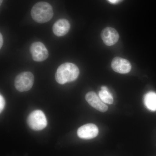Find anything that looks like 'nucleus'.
<instances>
[{
    "instance_id": "10",
    "label": "nucleus",
    "mask_w": 156,
    "mask_h": 156,
    "mask_svg": "<svg viewBox=\"0 0 156 156\" xmlns=\"http://www.w3.org/2000/svg\"><path fill=\"white\" fill-rule=\"evenodd\" d=\"M70 28L69 22L67 20L61 19L57 20L53 24V33L57 37L65 35L69 31Z\"/></svg>"
},
{
    "instance_id": "6",
    "label": "nucleus",
    "mask_w": 156,
    "mask_h": 156,
    "mask_svg": "<svg viewBox=\"0 0 156 156\" xmlns=\"http://www.w3.org/2000/svg\"><path fill=\"white\" fill-rule=\"evenodd\" d=\"M98 134V129L96 125L87 124L81 126L78 129V136L84 139H91L95 138Z\"/></svg>"
},
{
    "instance_id": "2",
    "label": "nucleus",
    "mask_w": 156,
    "mask_h": 156,
    "mask_svg": "<svg viewBox=\"0 0 156 156\" xmlns=\"http://www.w3.org/2000/svg\"><path fill=\"white\" fill-rule=\"evenodd\" d=\"M31 15L36 22L45 23L50 21L53 16L52 6L46 2H39L34 5L31 11Z\"/></svg>"
},
{
    "instance_id": "12",
    "label": "nucleus",
    "mask_w": 156,
    "mask_h": 156,
    "mask_svg": "<svg viewBox=\"0 0 156 156\" xmlns=\"http://www.w3.org/2000/svg\"><path fill=\"white\" fill-rule=\"evenodd\" d=\"M99 97L104 102L108 104H112L113 103V98L111 93L109 92L108 89L105 87H102L101 90L99 92Z\"/></svg>"
},
{
    "instance_id": "1",
    "label": "nucleus",
    "mask_w": 156,
    "mask_h": 156,
    "mask_svg": "<svg viewBox=\"0 0 156 156\" xmlns=\"http://www.w3.org/2000/svg\"><path fill=\"white\" fill-rule=\"evenodd\" d=\"M79 74L80 70L75 64L66 62L57 69L55 79L58 83L63 85L75 80L79 76Z\"/></svg>"
},
{
    "instance_id": "7",
    "label": "nucleus",
    "mask_w": 156,
    "mask_h": 156,
    "mask_svg": "<svg viewBox=\"0 0 156 156\" xmlns=\"http://www.w3.org/2000/svg\"><path fill=\"white\" fill-rule=\"evenodd\" d=\"M101 36L104 44L108 46L115 44L119 38V35L117 31L111 27L104 29L101 31Z\"/></svg>"
},
{
    "instance_id": "3",
    "label": "nucleus",
    "mask_w": 156,
    "mask_h": 156,
    "mask_svg": "<svg viewBox=\"0 0 156 156\" xmlns=\"http://www.w3.org/2000/svg\"><path fill=\"white\" fill-rule=\"evenodd\" d=\"M29 126L34 131H41L47 127V118L42 111L37 110L32 112L27 119Z\"/></svg>"
},
{
    "instance_id": "4",
    "label": "nucleus",
    "mask_w": 156,
    "mask_h": 156,
    "mask_svg": "<svg viewBox=\"0 0 156 156\" xmlns=\"http://www.w3.org/2000/svg\"><path fill=\"white\" fill-rule=\"evenodd\" d=\"M34 78L33 74L29 72L20 73L15 78L14 85L19 92H23L30 90L34 85Z\"/></svg>"
},
{
    "instance_id": "14",
    "label": "nucleus",
    "mask_w": 156,
    "mask_h": 156,
    "mask_svg": "<svg viewBox=\"0 0 156 156\" xmlns=\"http://www.w3.org/2000/svg\"><path fill=\"white\" fill-rule=\"evenodd\" d=\"M109 2L112 4H115L117 3L120 2L122 0H108Z\"/></svg>"
},
{
    "instance_id": "8",
    "label": "nucleus",
    "mask_w": 156,
    "mask_h": 156,
    "mask_svg": "<svg viewBox=\"0 0 156 156\" xmlns=\"http://www.w3.org/2000/svg\"><path fill=\"white\" fill-rule=\"evenodd\" d=\"M111 66L114 71L121 74L128 73L131 69V64L129 61L120 57H116L112 59Z\"/></svg>"
},
{
    "instance_id": "9",
    "label": "nucleus",
    "mask_w": 156,
    "mask_h": 156,
    "mask_svg": "<svg viewBox=\"0 0 156 156\" xmlns=\"http://www.w3.org/2000/svg\"><path fill=\"white\" fill-rule=\"evenodd\" d=\"M86 99L90 105L102 112H106L108 108L94 92H88L86 95Z\"/></svg>"
},
{
    "instance_id": "5",
    "label": "nucleus",
    "mask_w": 156,
    "mask_h": 156,
    "mask_svg": "<svg viewBox=\"0 0 156 156\" xmlns=\"http://www.w3.org/2000/svg\"><path fill=\"white\" fill-rule=\"evenodd\" d=\"M30 53L35 61L42 62L46 60L49 53L45 45L40 42H34L31 45Z\"/></svg>"
},
{
    "instance_id": "15",
    "label": "nucleus",
    "mask_w": 156,
    "mask_h": 156,
    "mask_svg": "<svg viewBox=\"0 0 156 156\" xmlns=\"http://www.w3.org/2000/svg\"><path fill=\"white\" fill-rule=\"evenodd\" d=\"M3 44V39L2 34H0V48H2Z\"/></svg>"
},
{
    "instance_id": "11",
    "label": "nucleus",
    "mask_w": 156,
    "mask_h": 156,
    "mask_svg": "<svg viewBox=\"0 0 156 156\" xmlns=\"http://www.w3.org/2000/svg\"><path fill=\"white\" fill-rule=\"evenodd\" d=\"M144 103L147 109L151 111H156V93L150 92L147 93L144 97Z\"/></svg>"
},
{
    "instance_id": "13",
    "label": "nucleus",
    "mask_w": 156,
    "mask_h": 156,
    "mask_svg": "<svg viewBox=\"0 0 156 156\" xmlns=\"http://www.w3.org/2000/svg\"><path fill=\"white\" fill-rule=\"evenodd\" d=\"M5 100L2 95H0V112L2 113L5 106Z\"/></svg>"
},
{
    "instance_id": "16",
    "label": "nucleus",
    "mask_w": 156,
    "mask_h": 156,
    "mask_svg": "<svg viewBox=\"0 0 156 156\" xmlns=\"http://www.w3.org/2000/svg\"><path fill=\"white\" fill-rule=\"evenodd\" d=\"M3 0H0V4H1V5H2V3Z\"/></svg>"
}]
</instances>
